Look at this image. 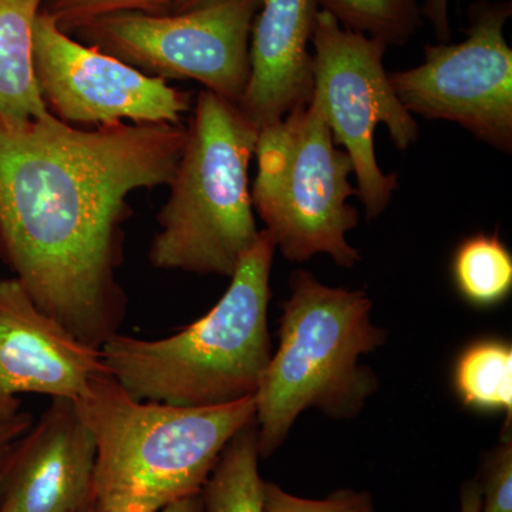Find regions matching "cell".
Segmentation results:
<instances>
[{
    "label": "cell",
    "mask_w": 512,
    "mask_h": 512,
    "mask_svg": "<svg viewBox=\"0 0 512 512\" xmlns=\"http://www.w3.org/2000/svg\"><path fill=\"white\" fill-rule=\"evenodd\" d=\"M174 0H45L42 12L52 16L70 35L77 26L113 13L140 12L147 15L171 13Z\"/></svg>",
    "instance_id": "obj_19"
},
{
    "label": "cell",
    "mask_w": 512,
    "mask_h": 512,
    "mask_svg": "<svg viewBox=\"0 0 512 512\" xmlns=\"http://www.w3.org/2000/svg\"><path fill=\"white\" fill-rule=\"evenodd\" d=\"M480 512H512V434L503 431L497 446L485 451L476 477Z\"/></svg>",
    "instance_id": "obj_21"
},
{
    "label": "cell",
    "mask_w": 512,
    "mask_h": 512,
    "mask_svg": "<svg viewBox=\"0 0 512 512\" xmlns=\"http://www.w3.org/2000/svg\"><path fill=\"white\" fill-rule=\"evenodd\" d=\"M74 402L96 441V510L121 501L161 510L200 494L229 440L255 421V397L212 407L143 402L109 372Z\"/></svg>",
    "instance_id": "obj_4"
},
{
    "label": "cell",
    "mask_w": 512,
    "mask_h": 512,
    "mask_svg": "<svg viewBox=\"0 0 512 512\" xmlns=\"http://www.w3.org/2000/svg\"><path fill=\"white\" fill-rule=\"evenodd\" d=\"M33 72L46 109L73 127L181 124L192 109L190 93L74 40L42 10L33 25Z\"/></svg>",
    "instance_id": "obj_10"
},
{
    "label": "cell",
    "mask_w": 512,
    "mask_h": 512,
    "mask_svg": "<svg viewBox=\"0 0 512 512\" xmlns=\"http://www.w3.org/2000/svg\"><path fill=\"white\" fill-rule=\"evenodd\" d=\"M82 512H96V505L90 504L89 507L84 508Z\"/></svg>",
    "instance_id": "obj_29"
},
{
    "label": "cell",
    "mask_w": 512,
    "mask_h": 512,
    "mask_svg": "<svg viewBox=\"0 0 512 512\" xmlns=\"http://www.w3.org/2000/svg\"><path fill=\"white\" fill-rule=\"evenodd\" d=\"M313 43V97L336 146L353 164L357 197L367 220L386 211L399 188L397 174H384L376 160L375 130L384 124L394 147L409 150L419 140V126L394 93L379 40L343 28L330 13L316 15Z\"/></svg>",
    "instance_id": "obj_7"
},
{
    "label": "cell",
    "mask_w": 512,
    "mask_h": 512,
    "mask_svg": "<svg viewBox=\"0 0 512 512\" xmlns=\"http://www.w3.org/2000/svg\"><path fill=\"white\" fill-rule=\"evenodd\" d=\"M454 390L466 407L507 416L503 431H511L512 345L507 340L483 339L471 343L454 366Z\"/></svg>",
    "instance_id": "obj_15"
},
{
    "label": "cell",
    "mask_w": 512,
    "mask_h": 512,
    "mask_svg": "<svg viewBox=\"0 0 512 512\" xmlns=\"http://www.w3.org/2000/svg\"><path fill=\"white\" fill-rule=\"evenodd\" d=\"M275 251L269 232L259 231L217 305L181 332L157 340L111 336L100 348L107 372L143 402L212 407L255 397L272 356Z\"/></svg>",
    "instance_id": "obj_2"
},
{
    "label": "cell",
    "mask_w": 512,
    "mask_h": 512,
    "mask_svg": "<svg viewBox=\"0 0 512 512\" xmlns=\"http://www.w3.org/2000/svg\"><path fill=\"white\" fill-rule=\"evenodd\" d=\"M158 512H207L205 511L202 494L190 495V497L181 498L173 503L164 505Z\"/></svg>",
    "instance_id": "obj_25"
},
{
    "label": "cell",
    "mask_w": 512,
    "mask_h": 512,
    "mask_svg": "<svg viewBox=\"0 0 512 512\" xmlns=\"http://www.w3.org/2000/svg\"><path fill=\"white\" fill-rule=\"evenodd\" d=\"M160 508L144 501H121V503L107 505L96 512H158Z\"/></svg>",
    "instance_id": "obj_26"
},
{
    "label": "cell",
    "mask_w": 512,
    "mask_h": 512,
    "mask_svg": "<svg viewBox=\"0 0 512 512\" xmlns=\"http://www.w3.org/2000/svg\"><path fill=\"white\" fill-rule=\"evenodd\" d=\"M511 0H478L468 9L466 40L424 47V62L390 73L410 114L447 120L503 153L512 150V50L504 29Z\"/></svg>",
    "instance_id": "obj_9"
},
{
    "label": "cell",
    "mask_w": 512,
    "mask_h": 512,
    "mask_svg": "<svg viewBox=\"0 0 512 512\" xmlns=\"http://www.w3.org/2000/svg\"><path fill=\"white\" fill-rule=\"evenodd\" d=\"M451 278L464 301L476 308H493L512 291V254L494 234L470 235L457 245Z\"/></svg>",
    "instance_id": "obj_17"
},
{
    "label": "cell",
    "mask_w": 512,
    "mask_h": 512,
    "mask_svg": "<svg viewBox=\"0 0 512 512\" xmlns=\"http://www.w3.org/2000/svg\"><path fill=\"white\" fill-rule=\"evenodd\" d=\"M0 279H2V276H0Z\"/></svg>",
    "instance_id": "obj_30"
},
{
    "label": "cell",
    "mask_w": 512,
    "mask_h": 512,
    "mask_svg": "<svg viewBox=\"0 0 512 512\" xmlns=\"http://www.w3.org/2000/svg\"><path fill=\"white\" fill-rule=\"evenodd\" d=\"M217 2H220V0H174L171 13L190 12V10L204 8V6Z\"/></svg>",
    "instance_id": "obj_27"
},
{
    "label": "cell",
    "mask_w": 512,
    "mask_h": 512,
    "mask_svg": "<svg viewBox=\"0 0 512 512\" xmlns=\"http://www.w3.org/2000/svg\"><path fill=\"white\" fill-rule=\"evenodd\" d=\"M343 28L379 40L386 46H404L421 28L417 0H316Z\"/></svg>",
    "instance_id": "obj_18"
},
{
    "label": "cell",
    "mask_w": 512,
    "mask_h": 512,
    "mask_svg": "<svg viewBox=\"0 0 512 512\" xmlns=\"http://www.w3.org/2000/svg\"><path fill=\"white\" fill-rule=\"evenodd\" d=\"M8 450L2 451V453H0V471H2L3 463H5V457L6 453H8Z\"/></svg>",
    "instance_id": "obj_28"
},
{
    "label": "cell",
    "mask_w": 512,
    "mask_h": 512,
    "mask_svg": "<svg viewBox=\"0 0 512 512\" xmlns=\"http://www.w3.org/2000/svg\"><path fill=\"white\" fill-rule=\"evenodd\" d=\"M256 423L239 430L222 451L202 488L207 512H264Z\"/></svg>",
    "instance_id": "obj_16"
},
{
    "label": "cell",
    "mask_w": 512,
    "mask_h": 512,
    "mask_svg": "<svg viewBox=\"0 0 512 512\" xmlns=\"http://www.w3.org/2000/svg\"><path fill=\"white\" fill-rule=\"evenodd\" d=\"M33 417L28 412H19L8 420H0V453L8 450L16 440L32 427Z\"/></svg>",
    "instance_id": "obj_23"
},
{
    "label": "cell",
    "mask_w": 512,
    "mask_h": 512,
    "mask_svg": "<svg viewBox=\"0 0 512 512\" xmlns=\"http://www.w3.org/2000/svg\"><path fill=\"white\" fill-rule=\"evenodd\" d=\"M96 441L76 402L52 399L9 447L0 471V512H82L94 503Z\"/></svg>",
    "instance_id": "obj_12"
},
{
    "label": "cell",
    "mask_w": 512,
    "mask_h": 512,
    "mask_svg": "<svg viewBox=\"0 0 512 512\" xmlns=\"http://www.w3.org/2000/svg\"><path fill=\"white\" fill-rule=\"evenodd\" d=\"M181 124L84 130L0 113V261L42 311L99 349L119 333L128 197L173 180Z\"/></svg>",
    "instance_id": "obj_1"
},
{
    "label": "cell",
    "mask_w": 512,
    "mask_h": 512,
    "mask_svg": "<svg viewBox=\"0 0 512 512\" xmlns=\"http://www.w3.org/2000/svg\"><path fill=\"white\" fill-rule=\"evenodd\" d=\"M421 15L429 19L434 29V35L440 43H447L451 37L450 0H424L421 6Z\"/></svg>",
    "instance_id": "obj_22"
},
{
    "label": "cell",
    "mask_w": 512,
    "mask_h": 512,
    "mask_svg": "<svg viewBox=\"0 0 512 512\" xmlns=\"http://www.w3.org/2000/svg\"><path fill=\"white\" fill-rule=\"evenodd\" d=\"M318 12L316 0H261L249 37L251 74L238 104L256 130L311 103L308 43Z\"/></svg>",
    "instance_id": "obj_13"
},
{
    "label": "cell",
    "mask_w": 512,
    "mask_h": 512,
    "mask_svg": "<svg viewBox=\"0 0 512 512\" xmlns=\"http://www.w3.org/2000/svg\"><path fill=\"white\" fill-rule=\"evenodd\" d=\"M106 372L99 349L42 311L18 279H0V420L20 412L19 394L77 400Z\"/></svg>",
    "instance_id": "obj_11"
},
{
    "label": "cell",
    "mask_w": 512,
    "mask_h": 512,
    "mask_svg": "<svg viewBox=\"0 0 512 512\" xmlns=\"http://www.w3.org/2000/svg\"><path fill=\"white\" fill-rule=\"evenodd\" d=\"M481 494L476 478L464 481L460 488V512H480Z\"/></svg>",
    "instance_id": "obj_24"
},
{
    "label": "cell",
    "mask_w": 512,
    "mask_h": 512,
    "mask_svg": "<svg viewBox=\"0 0 512 512\" xmlns=\"http://www.w3.org/2000/svg\"><path fill=\"white\" fill-rule=\"evenodd\" d=\"M45 0H0V113L49 116L33 72V25Z\"/></svg>",
    "instance_id": "obj_14"
},
{
    "label": "cell",
    "mask_w": 512,
    "mask_h": 512,
    "mask_svg": "<svg viewBox=\"0 0 512 512\" xmlns=\"http://www.w3.org/2000/svg\"><path fill=\"white\" fill-rule=\"evenodd\" d=\"M258 130L238 104L201 90L160 214L150 262L165 271L231 278L259 235L248 171Z\"/></svg>",
    "instance_id": "obj_5"
},
{
    "label": "cell",
    "mask_w": 512,
    "mask_h": 512,
    "mask_svg": "<svg viewBox=\"0 0 512 512\" xmlns=\"http://www.w3.org/2000/svg\"><path fill=\"white\" fill-rule=\"evenodd\" d=\"M259 6L261 0H220L184 13H113L72 33L147 76L195 80L239 104L251 74L249 37Z\"/></svg>",
    "instance_id": "obj_8"
},
{
    "label": "cell",
    "mask_w": 512,
    "mask_h": 512,
    "mask_svg": "<svg viewBox=\"0 0 512 512\" xmlns=\"http://www.w3.org/2000/svg\"><path fill=\"white\" fill-rule=\"evenodd\" d=\"M264 512H376L369 491L340 488L323 500H309L286 493L278 484L264 481L262 485Z\"/></svg>",
    "instance_id": "obj_20"
},
{
    "label": "cell",
    "mask_w": 512,
    "mask_h": 512,
    "mask_svg": "<svg viewBox=\"0 0 512 512\" xmlns=\"http://www.w3.org/2000/svg\"><path fill=\"white\" fill-rule=\"evenodd\" d=\"M289 288L278 350L255 394L261 458L274 456L306 410L352 419L379 389L375 372L360 363L387 338L386 329L373 323L369 295L322 284L305 269L293 272Z\"/></svg>",
    "instance_id": "obj_3"
},
{
    "label": "cell",
    "mask_w": 512,
    "mask_h": 512,
    "mask_svg": "<svg viewBox=\"0 0 512 512\" xmlns=\"http://www.w3.org/2000/svg\"><path fill=\"white\" fill-rule=\"evenodd\" d=\"M255 157L252 205L282 256L306 262L328 255L342 268L359 264L362 256L348 241L359 222L349 204L357 197L349 180L353 164L336 147L319 101L312 96L308 106L261 128Z\"/></svg>",
    "instance_id": "obj_6"
}]
</instances>
